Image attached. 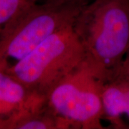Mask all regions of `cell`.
I'll list each match as a JSON object with an SVG mask.
<instances>
[{"mask_svg":"<svg viewBox=\"0 0 129 129\" xmlns=\"http://www.w3.org/2000/svg\"><path fill=\"white\" fill-rule=\"evenodd\" d=\"M72 27L86 60L106 80L114 75L129 50V0H92Z\"/></svg>","mask_w":129,"mask_h":129,"instance_id":"obj_1","label":"cell"},{"mask_svg":"<svg viewBox=\"0 0 129 129\" xmlns=\"http://www.w3.org/2000/svg\"><path fill=\"white\" fill-rule=\"evenodd\" d=\"M88 5L80 0H41L12 19L0 33V70L22 59L56 32L72 26Z\"/></svg>","mask_w":129,"mask_h":129,"instance_id":"obj_2","label":"cell"},{"mask_svg":"<svg viewBox=\"0 0 129 129\" xmlns=\"http://www.w3.org/2000/svg\"><path fill=\"white\" fill-rule=\"evenodd\" d=\"M72 26L48 37L5 71L28 90L46 99L51 90L85 59Z\"/></svg>","mask_w":129,"mask_h":129,"instance_id":"obj_3","label":"cell"},{"mask_svg":"<svg viewBox=\"0 0 129 129\" xmlns=\"http://www.w3.org/2000/svg\"><path fill=\"white\" fill-rule=\"evenodd\" d=\"M104 74L86 58L46 97L51 108L73 128H103L102 87Z\"/></svg>","mask_w":129,"mask_h":129,"instance_id":"obj_4","label":"cell"},{"mask_svg":"<svg viewBox=\"0 0 129 129\" xmlns=\"http://www.w3.org/2000/svg\"><path fill=\"white\" fill-rule=\"evenodd\" d=\"M103 118L114 128H127L121 119L129 117V77L117 73L104 81L101 92Z\"/></svg>","mask_w":129,"mask_h":129,"instance_id":"obj_5","label":"cell"},{"mask_svg":"<svg viewBox=\"0 0 129 129\" xmlns=\"http://www.w3.org/2000/svg\"><path fill=\"white\" fill-rule=\"evenodd\" d=\"M8 121L9 129L73 128L70 122L51 108L46 99L26 108Z\"/></svg>","mask_w":129,"mask_h":129,"instance_id":"obj_6","label":"cell"},{"mask_svg":"<svg viewBox=\"0 0 129 129\" xmlns=\"http://www.w3.org/2000/svg\"><path fill=\"white\" fill-rule=\"evenodd\" d=\"M5 70H0V118L8 120L38 99Z\"/></svg>","mask_w":129,"mask_h":129,"instance_id":"obj_7","label":"cell"},{"mask_svg":"<svg viewBox=\"0 0 129 129\" xmlns=\"http://www.w3.org/2000/svg\"><path fill=\"white\" fill-rule=\"evenodd\" d=\"M41 0H0V33L6 24L28 6Z\"/></svg>","mask_w":129,"mask_h":129,"instance_id":"obj_8","label":"cell"},{"mask_svg":"<svg viewBox=\"0 0 129 129\" xmlns=\"http://www.w3.org/2000/svg\"><path fill=\"white\" fill-rule=\"evenodd\" d=\"M117 73H119L129 77V50L125 57L124 60H123L122 63L120 64V68L118 69Z\"/></svg>","mask_w":129,"mask_h":129,"instance_id":"obj_9","label":"cell"},{"mask_svg":"<svg viewBox=\"0 0 129 129\" xmlns=\"http://www.w3.org/2000/svg\"><path fill=\"white\" fill-rule=\"evenodd\" d=\"M0 129H9L8 120L0 118Z\"/></svg>","mask_w":129,"mask_h":129,"instance_id":"obj_10","label":"cell"},{"mask_svg":"<svg viewBox=\"0 0 129 129\" xmlns=\"http://www.w3.org/2000/svg\"><path fill=\"white\" fill-rule=\"evenodd\" d=\"M52 1H62V0H52ZM80 1H83V2H85L86 3H90L92 0H80Z\"/></svg>","mask_w":129,"mask_h":129,"instance_id":"obj_11","label":"cell"},{"mask_svg":"<svg viewBox=\"0 0 129 129\" xmlns=\"http://www.w3.org/2000/svg\"><path fill=\"white\" fill-rule=\"evenodd\" d=\"M127 128H129V125H128V126H127Z\"/></svg>","mask_w":129,"mask_h":129,"instance_id":"obj_12","label":"cell"}]
</instances>
